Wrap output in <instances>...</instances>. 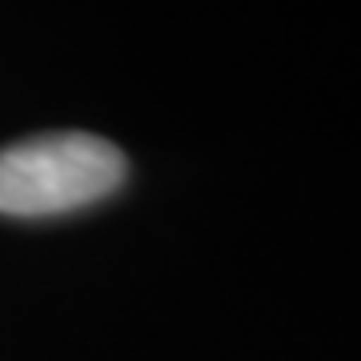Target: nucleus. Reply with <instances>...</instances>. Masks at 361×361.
<instances>
[{
  "label": "nucleus",
  "instance_id": "obj_1",
  "mask_svg": "<svg viewBox=\"0 0 361 361\" xmlns=\"http://www.w3.org/2000/svg\"><path fill=\"white\" fill-rule=\"evenodd\" d=\"M129 161L97 133H37L0 149V213L61 217L113 197Z\"/></svg>",
  "mask_w": 361,
  "mask_h": 361
}]
</instances>
